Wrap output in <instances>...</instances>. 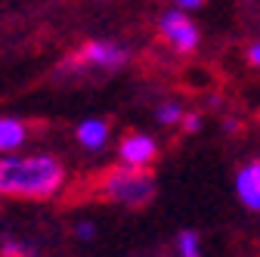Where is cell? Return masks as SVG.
Instances as JSON below:
<instances>
[{
	"instance_id": "cell-1",
	"label": "cell",
	"mask_w": 260,
	"mask_h": 257,
	"mask_svg": "<svg viewBox=\"0 0 260 257\" xmlns=\"http://www.w3.org/2000/svg\"><path fill=\"white\" fill-rule=\"evenodd\" d=\"M65 186V165L50 152L0 155V199L50 202Z\"/></svg>"
},
{
	"instance_id": "cell-2",
	"label": "cell",
	"mask_w": 260,
	"mask_h": 257,
	"mask_svg": "<svg viewBox=\"0 0 260 257\" xmlns=\"http://www.w3.org/2000/svg\"><path fill=\"white\" fill-rule=\"evenodd\" d=\"M96 196L112 205H124V208H146L155 199V177L149 174V168H127V165H115L109 171L100 174L96 180Z\"/></svg>"
},
{
	"instance_id": "cell-3",
	"label": "cell",
	"mask_w": 260,
	"mask_h": 257,
	"mask_svg": "<svg viewBox=\"0 0 260 257\" xmlns=\"http://www.w3.org/2000/svg\"><path fill=\"white\" fill-rule=\"evenodd\" d=\"M158 35H161V41H165L168 47H174V53H180V56L195 53L199 44H202L199 25H195L186 16V10H180V7H171V10H165V13L158 16Z\"/></svg>"
},
{
	"instance_id": "cell-4",
	"label": "cell",
	"mask_w": 260,
	"mask_h": 257,
	"mask_svg": "<svg viewBox=\"0 0 260 257\" xmlns=\"http://www.w3.org/2000/svg\"><path fill=\"white\" fill-rule=\"evenodd\" d=\"M127 62V50L115 41H87L69 62L65 69L78 72H118Z\"/></svg>"
},
{
	"instance_id": "cell-5",
	"label": "cell",
	"mask_w": 260,
	"mask_h": 257,
	"mask_svg": "<svg viewBox=\"0 0 260 257\" xmlns=\"http://www.w3.org/2000/svg\"><path fill=\"white\" fill-rule=\"evenodd\" d=\"M158 158V143L149 134H127L118 143V162L127 168H152Z\"/></svg>"
},
{
	"instance_id": "cell-6",
	"label": "cell",
	"mask_w": 260,
	"mask_h": 257,
	"mask_svg": "<svg viewBox=\"0 0 260 257\" xmlns=\"http://www.w3.org/2000/svg\"><path fill=\"white\" fill-rule=\"evenodd\" d=\"M236 196L248 211H260V158L245 162L236 174Z\"/></svg>"
},
{
	"instance_id": "cell-7",
	"label": "cell",
	"mask_w": 260,
	"mask_h": 257,
	"mask_svg": "<svg viewBox=\"0 0 260 257\" xmlns=\"http://www.w3.org/2000/svg\"><path fill=\"white\" fill-rule=\"evenodd\" d=\"M75 137L87 152H103L109 146V121L106 118H84L78 124Z\"/></svg>"
},
{
	"instance_id": "cell-8",
	"label": "cell",
	"mask_w": 260,
	"mask_h": 257,
	"mask_svg": "<svg viewBox=\"0 0 260 257\" xmlns=\"http://www.w3.org/2000/svg\"><path fill=\"white\" fill-rule=\"evenodd\" d=\"M28 121L22 118H0V155H13L16 149H22L28 143Z\"/></svg>"
},
{
	"instance_id": "cell-9",
	"label": "cell",
	"mask_w": 260,
	"mask_h": 257,
	"mask_svg": "<svg viewBox=\"0 0 260 257\" xmlns=\"http://www.w3.org/2000/svg\"><path fill=\"white\" fill-rule=\"evenodd\" d=\"M174 254L180 257H205L202 254V236L195 230H180L174 239Z\"/></svg>"
},
{
	"instance_id": "cell-10",
	"label": "cell",
	"mask_w": 260,
	"mask_h": 257,
	"mask_svg": "<svg viewBox=\"0 0 260 257\" xmlns=\"http://www.w3.org/2000/svg\"><path fill=\"white\" fill-rule=\"evenodd\" d=\"M183 106L180 103H161L158 109H155V121L158 124H168V127H174V124H180L183 121Z\"/></svg>"
},
{
	"instance_id": "cell-11",
	"label": "cell",
	"mask_w": 260,
	"mask_h": 257,
	"mask_svg": "<svg viewBox=\"0 0 260 257\" xmlns=\"http://www.w3.org/2000/svg\"><path fill=\"white\" fill-rule=\"evenodd\" d=\"M0 254H4V257H31L35 251H31V245H28V242L7 236V239H4V248H0Z\"/></svg>"
},
{
	"instance_id": "cell-12",
	"label": "cell",
	"mask_w": 260,
	"mask_h": 257,
	"mask_svg": "<svg viewBox=\"0 0 260 257\" xmlns=\"http://www.w3.org/2000/svg\"><path fill=\"white\" fill-rule=\"evenodd\" d=\"M75 239L78 242H90V239H96V227L90 220H78L75 223Z\"/></svg>"
},
{
	"instance_id": "cell-13",
	"label": "cell",
	"mask_w": 260,
	"mask_h": 257,
	"mask_svg": "<svg viewBox=\"0 0 260 257\" xmlns=\"http://www.w3.org/2000/svg\"><path fill=\"white\" fill-rule=\"evenodd\" d=\"M180 127H183L186 134L199 131V127H202V115H199V112H186V115H183V121H180Z\"/></svg>"
},
{
	"instance_id": "cell-14",
	"label": "cell",
	"mask_w": 260,
	"mask_h": 257,
	"mask_svg": "<svg viewBox=\"0 0 260 257\" xmlns=\"http://www.w3.org/2000/svg\"><path fill=\"white\" fill-rule=\"evenodd\" d=\"M248 62H251V66H254V69H260V41L248 47Z\"/></svg>"
},
{
	"instance_id": "cell-15",
	"label": "cell",
	"mask_w": 260,
	"mask_h": 257,
	"mask_svg": "<svg viewBox=\"0 0 260 257\" xmlns=\"http://www.w3.org/2000/svg\"><path fill=\"white\" fill-rule=\"evenodd\" d=\"M174 7H180V10H199V7H205V0H174Z\"/></svg>"
},
{
	"instance_id": "cell-16",
	"label": "cell",
	"mask_w": 260,
	"mask_h": 257,
	"mask_svg": "<svg viewBox=\"0 0 260 257\" xmlns=\"http://www.w3.org/2000/svg\"><path fill=\"white\" fill-rule=\"evenodd\" d=\"M158 257H180V254H158Z\"/></svg>"
}]
</instances>
